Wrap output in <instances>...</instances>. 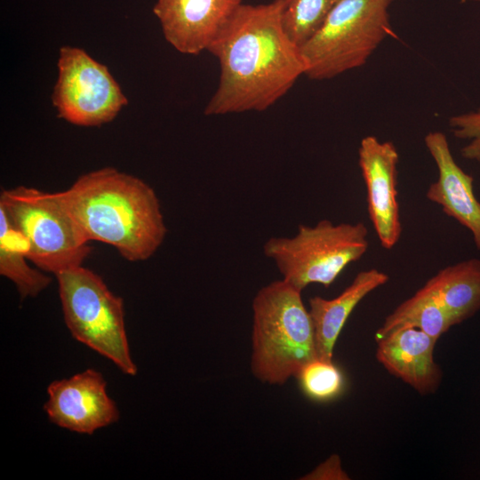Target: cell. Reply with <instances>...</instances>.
Masks as SVG:
<instances>
[{
    "label": "cell",
    "mask_w": 480,
    "mask_h": 480,
    "mask_svg": "<svg viewBox=\"0 0 480 480\" xmlns=\"http://www.w3.org/2000/svg\"><path fill=\"white\" fill-rule=\"evenodd\" d=\"M302 479L347 480L349 477L341 467L340 457L337 454H333L325 461L319 464L313 471L302 477Z\"/></svg>",
    "instance_id": "cell-21"
},
{
    "label": "cell",
    "mask_w": 480,
    "mask_h": 480,
    "mask_svg": "<svg viewBox=\"0 0 480 480\" xmlns=\"http://www.w3.org/2000/svg\"><path fill=\"white\" fill-rule=\"evenodd\" d=\"M241 4L242 0H157L153 12L172 47L196 55L207 51Z\"/></svg>",
    "instance_id": "cell-11"
},
{
    "label": "cell",
    "mask_w": 480,
    "mask_h": 480,
    "mask_svg": "<svg viewBox=\"0 0 480 480\" xmlns=\"http://www.w3.org/2000/svg\"><path fill=\"white\" fill-rule=\"evenodd\" d=\"M363 222L334 224L322 220L314 226L300 225L292 237H270L263 245L284 281L303 291L308 284L329 287L369 247Z\"/></svg>",
    "instance_id": "cell-5"
},
{
    "label": "cell",
    "mask_w": 480,
    "mask_h": 480,
    "mask_svg": "<svg viewBox=\"0 0 480 480\" xmlns=\"http://www.w3.org/2000/svg\"><path fill=\"white\" fill-rule=\"evenodd\" d=\"M252 308V372L263 383L284 385L316 357L301 291L284 279L273 281L257 292Z\"/></svg>",
    "instance_id": "cell-3"
},
{
    "label": "cell",
    "mask_w": 480,
    "mask_h": 480,
    "mask_svg": "<svg viewBox=\"0 0 480 480\" xmlns=\"http://www.w3.org/2000/svg\"><path fill=\"white\" fill-rule=\"evenodd\" d=\"M28 253L27 239L0 209V274L15 284L21 299L36 297L52 282L28 265Z\"/></svg>",
    "instance_id": "cell-16"
},
{
    "label": "cell",
    "mask_w": 480,
    "mask_h": 480,
    "mask_svg": "<svg viewBox=\"0 0 480 480\" xmlns=\"http://www.w3.org/2000/svg\"><path fill=\"white\" fill-rule=\"evenodd\" d=\"M285 4H241L208 47L220 76L206 116L263 111L305 75L300 48L284 28Z\"/></svg>",
    "instance_id": "cell-1"
},
{
    "label": "cell",
    "mask_w": 480,
    "mask_h": 480,
    "mask_svg": "<svg viewBox=\"0 0 480 480\" xmlns=\"http://www.w3.org/2000/svg\"><path fill=\"white\" fill-rule=\"evenodd\" d=\"M340 0H286L283 12L285 32L300 48L321 28Z\"/></svg>",
    "instance_id": "cell-18"
},
{
    "label": "cell",
    "mask_w": 480,
    "mask_h": 480,
    "mask_svg": "<svg viewBox=\"0 0 480 480\" xmlns=\"http://www.w3.org/2000/svg\"><path fill=\"white\" fill-rule=\"evenodd\" d=\"M0 209L27 239L28 259L40 270L56 276L82 266L90 254L59 192L26 186L4 189Z\"/></svg>",
    "instance_id": "cell-7"
},
{
    "label": "cell",
    "mask_w": 480,
    "mask_h": 480,
    "mask_svg": "<svg viewBox=\"0 0 480 480\" xmlns=\"http://www.w3.org/2000/svg\"><path fill=\"white\" fill-rule=\"evenodd\" d=\"M388 275L376 268L360 271L337 297L314 296L308 300L316 357L332 360L336 340L356 305L371 292L385 284Z\"/></svg>",
    "instance_id": "cell-14"
},
{
    "label": "cell",
    "mask_w": 480,
    "mask_h": 480,
    "mask_svg": "<svg viewBox=\"0 0 480 480\" xmlns=\"http://www.w3.org/2000/svg\"><path fill=\"white\" fill-rule=\"evenodd\" d=\"M392 0H340L321 28L301 47L305 76L333 78L365 64L393 35L388 9Z\"/></svg>",
    "instance_id": "cell-4"
},
{
    "label": "cell",
    "mask_w": 480,
    "mask_h": 480,
    "mask_svg": "<svg viewBox=\"0 0 480 480\" xmlns=\"http://www.w3.org/2000/svg\"><path fill=\"white\" fill-rule=\"evenodd\" d=\"M58 69L52 103L58 116L72 124H107L128 102L108 68L83 49L61 47Z\"/></svg>",
    "instance_id": "cell-8"
},
{
    "label": "cell",
    "mask_w": 480,
    "mask_h": 480,
    "mask_svg": "<svg viewBox=\"0 0 480 480\" xmlns=\"http://www.w3.org/2000/svg\"><path fill=\"white\" fill-rule=\"evenodd\" d=\"M424 142L438 172L437 180L429 185L426 197L468 229L480 251V202L474 193V178L457 164L444 132H430Z\"/></svg>",
    "instance_id": "cell-12"
},
{
    "label": "cell",
    "mask_w": 480,
    "mask_h": 480,
    "mask_svg": "<svg viewBox=\"0 0 480 480\" xmlns=\"http://www.w3.org/2000/svg\"><path fill=\"white\" fill-rule=\"evenodd\" d=\"M437 339L415 328L397 330L377 340L376 358L389 373L417 392H435L442 379L434 360Z\"/></svg>",
    "instance_id": "cell-13"
},
{
    "label": "cell",
    "mask_w": 480,
    "mask_h": 480,
    "mask_svg": "<svg viewBox=\"0 0 480 480\" xmlns=\"http://www.w3.org/2000/svg\"><path fill=\"white\" fill-rule=\"evenodd\" d=\"M449 127L454 137L467 141L461 156L480 164V108L450 117Z\"/></svg>",
    "instance_id": "cell-20"
},
{
    "label": "cell",
    "mask_w": 480,
    "mask_h": 480,
    "mask_svg": "<svg viewBox=\"0 0 480 480\" xmlns=\"http://www.w3.org/2000/svg\"><path fill=\"white\" fill-rule=\"evenodd\" d=\"M423 286L458 324L480 309V259L472 258L447 266Z\"/></svg>",
    "instance_id": "cell-15"
},
{
    "label": "cell",
    "mask_w": 480,
    "mask_h": 480,
    "mask_svg": "<svg viewBox=\"0 0 480 480\" xmlns=\"http://www.w3.org/2000/svg\"><path fill=\"white\" fill-rule=\"evenodd\" d=\"M399 155L392 141L364 137L358 149V164L366 187L370 220L384 249L398 243L402 224L397 192Z\"/></svg>",
    "instance_id": "cell-10"
},
{
    "label": "cell",
    "mask_w": 480,
    "mask_h": 480,
    "mask_svg": "<svg viewBox=\"0 0 480 480\" xmlns=\"http://www.w3.org/2000/svg\"><path fill=\"white\" fill-rule=\"evenodd\" d=\"M106 388L103 375L93 369L52 382L44 406L49 420L68 430L87 435L116 422L119 412Z\"/></svg>",
    "instance_id": "cell-9"
},
{
    "label": "cell",
    "mask_w": 480,
    "mask_h": 480,
    "mask_svg": "<svg viewBox=\"0 0 480 480\" xmlns=\"http://www.w3.org/2000/svg\"><path fill=\"white\" fill-rule=\"evenodd\" d=\"M55 276L64 320L73 338L107 357L124 373L136 375L122 298L115 295L99 275L83 265Z\"/></svg>",
    "instance_id": "cell-6"
},
{
    "label": "cell",
    "mask_w": 480,
    "mask_h": 480,
    "mask_svg": "<svg viewBox=\"0 0 480 480\" xmlns=\"http://www.w3.org/2000/svg\"><path fill=\"white\" fill-rule=\"evenodd\" d=\"M296 378L304 394L316 401L335 398L344 388L343 374L332 360L316 357L300 369Z\"/></svg>",
    "instance_id": "cell-19"
},
{
    "label": "cell",
    "mask_w": 480,
    "mask_h": 480,
    "mask_svg": "<svg viewBox=\"0 0 480 480\" xmlns=\"http://www.w3.org/2000/svg\"><path fill=\"white\" fill-rule=\"evenodd\" d=\"M59 195L84 241L109 244L129 261L147 260L164 240L159 199L140 178L105 167Z\"/></svg>",
    "instance_id": "cell-2"
},
{
    "label": "cell",
    "mask_w": 480,
    "mask_h": 480,
    "mask_svg": "<svg viewBox=\"0 0 480 480\" xmlns=\"http://www.w3.org/2000/svg\"><path fill=\"white\" fill-rule=\"evenodd\" d=\"M455 322L424 286L389 314L375 333L376 341L401 329L415 328L439 339Z\"/></svg>",
    "instance_id": "cell-17"
}]
</instances>
